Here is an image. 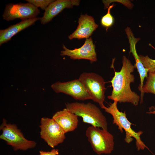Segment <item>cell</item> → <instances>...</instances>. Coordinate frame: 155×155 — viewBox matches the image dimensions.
I'll use <instances>...</instances> for the list:
<instances>
[{"mask_svg":"<svg viewBox=\"0 0 155 155\" xmlns=\"http://www.w3.org/2000/svg\"><path fill=\"white\" fill-rule=\"evenodd\" d=\"M122 66L119 72L115 71L114 76L110 81L113 88L112 93L108 98L118 102H129L137 106L140 98L131 90L130 85L134 82L135 78L131 73L135 68L125 56L122 57Z\"/></svg>","mask_w":155,"mask_h":155,"instance_id":"obj_1","label":"cell"},{"mask_svg":"<svg viewBox=\"0 0 155 155\" xmlns=\"http://www.w3.org/2000/svg\"><path fill=\"white\" fill-rule=\"evenodd\" d=\"M66 108L78 117L82 118L84 123L107 130L108 123L105 116L94 104L75 102L65 104Z\"/></svg>","mask_w":155,"mask_h":155,"instance_id":"obj_2","label":"cell"},{"mask_svg":"<svg viewBox=\"0 0 155 155\" xmlns=\"http://www.w3.org/2000/svg\"><path fill=\"white\" fill-rule=\"evenodd\" d=\"M117 101H114L109 106H104L103 109L105 112L110 114L113 118V123L118 127V129L122 133L123 129L125 132V140L127 143H129L133 140L132 137L135 140V144L138 150H143L145 148H148L142 141L140 136L143 133L142 131L135 132L131 128V123L126 117L125 112L120 111L117 107Z\"/></svg>","mask_w":155,"mask_h":155,"instance_id":"obj_3","label":"cell"},{"mask_svg":"<svg viewBox=\"0 0 155 155\" xmlns=\"http://www.w3.org/2000/svg\"><path fill=\"white\" fill-rule=\"evenodd\" d=\"M86 135L93 150L97 154H109L113 150L114 137L108 130L91 126L86 130Z\"/></svg>","mask_w":155,"mask_h":155,"instance_id":"obj_4","label":"cell"},{"mask_svg":"<svg viewBox=\"0 0 155 155\" xmlns=\"http://www.w3.org/2000/svg\"><path fill=\"white\" fill-rule=\"evenodd\" d=\"M0 129L2 132L0 136V139L12 147L15 150H26L36 146L35 142L25 138L16 125L7 123L5 119H3Z\"/></svg>","mask_w":155,"mask_h":155,"instance_id":"obj_5","label":"cell"},{"mask_svg":"<svg viewBox=\"0 0 155 155\" xmlns=\"http://www.w3.org/2000/svg\"><path fill=\"white\" fill-rule=\"evenodd\" d=\"M79 79L82 83L86 90L91 97V99L98 103L102 108L106 90L105 82L100 75L93 72H83L80 76Z\"/></svg>","mask_w":155,"mask_h":155,"instance_id":"obj_6","label":"cell"},{"mask_svg":"<svg viewBox=\"0 0 155 155\" xmlns=\"http://www.w3.org/2000/svg\"><path fill=\"white\" fill-rule=\"evenodd\" d=\"M40 127L41 137L53 148L62 143L65 139V133L52 118H42Z\"/></svg>","mask_w":155,"mask_h":155,"instance_id":"obj_7","label":"cell"},{"mask_svg":"<svg viewBox=\"0 0 155 155\" xmlns=\"http://www.w3.org/2000/svg\"><path fill=\"white\" fill-rule=\"evenodd\" d=\"M40 13L38 8L28 3H11L6 5L2 16L8 21L16 19L22 21L35 18Z\"/></svg>","mask_w":155,"mask_h":155,"instance_id":"obj_8","label":"cell"},{"mask_svg":"<svg viewBox=\"0 0 155 155\" xmlns=\"http://www.w3.org/2000/svg\"><path fill=\"white\" fill-rule=\"evenodd\" d=\"M51 87L56 92L63 93L70 95L75 100L91 99L90 95L79 79L64 82H58L52 84Z\"/></svg>","mask_w":155,"mask_h":155,"instance_id":"obj_9","label":"cell"},{"mask_svg":"<svg viewBox=\"0 0 155 155\" xmlns=\"http://www.w3.org/2000/svg\"><path fill=\"white\" fill-rule=\"evenodd\" d=\"M63 48L64 50L61 52V56H67L73 59H87L91 63L97 60L95 46L91 37L86 38L83 45L79 48L70 50L64 44Z\"/></svg>","mask_w":155,"mask_h":155,"instance_id":"obj_10","label":"cell"},{"mask_svg":"<svg viewBox=\"0 0 155 155\" xmlns=\"http://www.w3.org/2000/svg\"><path fill=\"white\" fill-rule=\"evenodd\" d=\"M78 23L76 30L69 36V39L89 38L98 27V25L95 23L94 18L87 14L80 16L78 19Z\"/></svg>","mask_w":155,"mask_h":155,"instance_id":"obj_11","label":"cell"},{"mask_svg":"<svg viewBox=\"0 0 155 155\" xmlns=\"http://www.w3.org/2000/svg\"><path fill=\"white\" fill-rule=\"evenodd\" d=\"M80 1L78 0H57L51 3L45 10L43 16L40 18L42 24L50 22L55 16L65 8H72L78 6Z\"/></svg>","mask_w":155,"mask_h":155,"instance_id":"obj_12","label":"cell"},{"mask_svg":"<svg viewBox=\"0 0 155 155\" xmlns=\"http://www.w3.org/2000/svg\"><path fill=\"white\" fill-rule=\"evenodd\" d=\"M125 31L130 44V53H132L135 60V64L134 66L135 68H137L139 74L140 83L138 87V89L141 92L144 86V80L148 77L149 70L144 66L136 51V44L140 39L134 37L133 34L129 27H127Z\"/></svg>","mask_w":155,"mask_h":155,"instance_id":"obj_13","label":"cell"},{"mask_svg":"<svg viewBox=\"0 0 155 155\" xmlns=\"http://www.w3.org/2000/svg\"><path fill=\"white\" fill-rule=\"evenodd\" d=\"M52 118L65 133L74 131L78 126V117L66 108L56 112Z\"/></svg>","mask_w":155,"mask_h":155,"instance_id":"obj_14","label":"cell"},{"mask_svg":"<svg viewBox=\"0 0 155 155\" xmlns=\"http://www.w3.org/2000/svg\"><path fill=\"white\" fill-rule=\"evenodd\" d=\"M40 18L22 21L16 24L12 25L8 28L0 30V45L7 42L15 35L34 24Z\"/></svg>","mask_w":155,"mask_h":155,"instance_id":"obj_15","label":"cell"},{"mask_svg":"<svg viewBox=\"0 0 155 155\" xmlns=\"http://www.w3.org/2000/svg\"><path fill=\"white\" fill-rule=\"evenodd\" d=\"M148 73L146 83L141 92V103L143 102L144 93H151L155 95V72Z\"/></svg>","mask_w":155,"mask_h":155,"instance_id":"obj_16","label":"cell"},{"mask_svg":"<svg viewBox=\"0 0 155 155\" xmlns=\"http://www.w3.org/2000/svg\"><path fill=\"white\" fill-rule=\"evenodd\" d=\"M114 6V4H113L109 6V7L107 8L108 11L107 13L102 17L101 20V25L107 28L112 26L114 23V18L110 13L111 9Z\"/></svg>","mask_w":155,"mask_h":155,"instance_id":"obj_17","label":"cell"},{"mask_svg":"<svg viewBox=\"0 0 155 155\" xmlns=\"http://www.w3.org/2000/svg\"><path fill=\"white\" fill-rule=\"evenodd\" d=\"M144 66L148 69V72H155V60L150 58L148 55H138Z\"/></svg>","mask_w":155,"mask_h":155,"instance_id":"obj_18","label":"cell"},{"mask_svg":"<svg viewBox=\"0 0 155 155\" xmlns=\"http://www.w3.org/2000/svg\"><path fill=\"white\" fill-rule=\"evenodd\" d=\"M26 1L37 8L40 7L42 9L45 10L49 5L54 0H27Z\"/></svg>","mask_w":155,"mask_h":155,"instance_id":"obj_19","label":"cell"},{"mask_svg":"<svg viewBox=\"0 0 155 155\" xmlns=\"http://www.w3.org/2000/svg\"><path fill=\"white\" fill-rule=\"evenodd\" d=\"M59 150L57 149H54L50 151H40L39 155H56L59 154Z\"/></svg>","mask_w":155,"mask_h":155,"instance_id":"obj_20","label":"cell"},{"mask_svg":"<svg viewBox=\"0 0 155 155\" xmlns=\"http://www.w3.org/2000/svg\"><path fill=\"white\" fill-rule=\"evenodd\" d=\"M149 111L146 113L148 114H155V106H151L149 108Z\"/></svg>","mask_w":155,"mask_h":155,"instance_id":"obj_21","label":"cell"},{"mask_svg":"<svg viewBox=\"0 0 155 155\" xmlns=\"http://www.w3.org/2000/svg\"><path fill=\"white\" fill-rule=\"evenodd\" d=\"M58 155V154H57V155Z\"/></svg>","mask_w":155,"mask_h":155,"instance_id":"obj_22","label":"cell"}]
</instances>
